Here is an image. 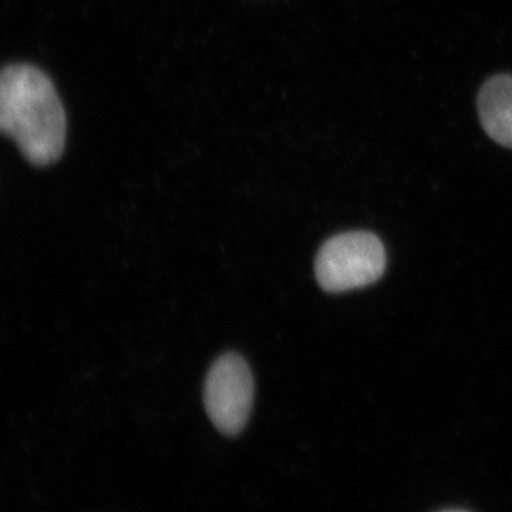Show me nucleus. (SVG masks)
<instances>
[{"label": "nucleus", "mask_w": 512, "mask_h": 512, "mask_svg": "<svg viewBox=\"0 0 512 512\" xmlns=\"http://www.w3.org/2000/svg\"><path fill=\"white\" fill-rule=\"evenodd\" d=\"M0 133L30 163H56L66 147V111L46 73L30 64L0 70Z\"/></svg>", "instance_id": "f257e3e1"}, {"label": "nucleus", "mask_w": 512, "mask_h": 512, "mask_svg": "<svg viewBox=\"0 0 512 512\" xmlns=\"http://www.w3.org/2000/svg\"><path fill=\"white\" fill-rule=\"evenodd\" d=\"M386 251L372 232L350 231L332 237L319 249L315 274L330 293L353 291L375 284L386 271Z\"/></svg>", "instance_id": "f03ea898"}, {"label": "nucleus", "mask_w": 512, "mask_h": 512, "mask_svg": "<svg viewBox=\"0 0 512 512\" xmlns=\"http://www.w3.org/2000/svg\"><path fill=\"white\" fill-rule=\"evenodd\" d=\"M204 403L212 424L222 434L237 436L244 430L254 403V379L241 356L227 353L212 365Z\"/></svg>", "instance_id": "7ed1b4c3"}, {"label": "nucleus", "mask_w": 512, "mask_h": 512, "mask_svg": "<svg viewBox=\"0 0 512 512\" xmlns=\"http://www.w3.org/2000/svg\"><path fill=\"white\" fill-rule=\"evenodd\" d=\"M478 111L488 136L512 148V77L488 80L478 96Z\"/></svg>", "instance_id": "20e7f679"}, {"label": "nucleus", "mask_w": 512, "mask_h": 512, "mask_svg": "<svg viewBox=\"0 0 512 512\" xmlns=\"http://www.w3.org/2000/svg\"><path fill=\"white\" fill-rule=\"evenodd\" d=\"M440 512H468V511H464V510H444V511H440Z\"/></svg>", "instance_id": "39448f33"}]
</instances>
